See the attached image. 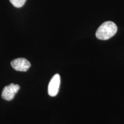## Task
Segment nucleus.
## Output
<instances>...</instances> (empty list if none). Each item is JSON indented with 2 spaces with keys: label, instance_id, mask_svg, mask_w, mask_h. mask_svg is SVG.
<instances>
[{
  "label": "nucleus",
  "instance_id": "nucleus-1",
  "mask_svg": "<svg viewBox=\"0 0 124 124\" xmlns=\"http://www.w3.org/2000/svg\"><path fill=\"white\" fill-rule=\"evenodd\" d=\"M117 32V27L112 21H108L103 23L98 28L95 33L97 39L106 40L114 36Z\"/></svg>",
  "mask_w": 124,
  "mask_h": 124
},
{
  "label": "nucleus",
  "instance_id": "nucleus-2",
  "mask_svg": "<svg viewBox=\"0 0 124 124\" xmlns=\"http://www.w3.org/2000/svg\"><path fill=\"white\" fill-rule=\"evenodd\" d=\"M20 89L19 85L11 83L8 86H5L3 89L1 97L6 101H12L15 97L16 94Z\"/></svg>",
  "mask_w": 124,
  "mask_h": 124
},
{
  "label": "nucleus",
  "instance_id": "nucleus-3",
  "mask_svg": "<svg viewBox=\"0 0 124 124\" xmlns=\"http://www.w3.org/2000/svg\"><path fill=\"white\" fill-rule=\"evenodd\" d=\"M14 70L18 71L25 72L31 67V64L28 60L23 58L16 59L12 60L10 63Z\"/></svg>",
  "mask_w": 124,
  "mask_h": 124
},
{
  "label": "nucleus",
  "instance_id": "nucleus-4",
  "mask_svg": "<svg viewBox=\"0 0 124 124\" xmlns=\"http://www.w3.org/2000/svg\"><path fill=\"white\" fill-rule=\"evenodd\" d=\"M60 85V77L59 74H56L53 76L49 83L48 92L51 97H55L59 90Z\"/></svg>",
  "mask_w": 124,
  "mask_h": 124
},
{
  "label": "nucleus",
  "instance_id": "nucleus-5",
  "mask_svg": "<svg viewBox=\"0 0 124 124\" xmlns=\"http://www.w3.org/2000/svg\"><path fill=\"white\" fill-rule=\"evenodd\" d=\"M11 4L16 8L22 7L26 2V0H9Z\"/></svg>",
  "mask_w": 124,
  "mask_h": 124
}]
</instances>
